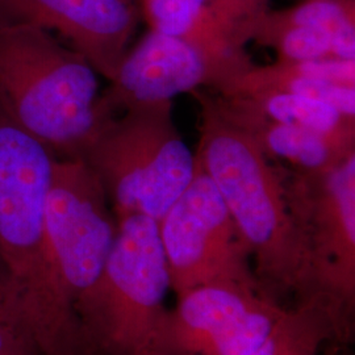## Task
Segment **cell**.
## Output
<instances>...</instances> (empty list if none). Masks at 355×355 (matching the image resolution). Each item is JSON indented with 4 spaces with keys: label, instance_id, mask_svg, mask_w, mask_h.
<instances>
[{
    "label": "cell",
    "instance_id": "obj_1",
    "mask_svg": "<svg viewBox=\"0 0 355 355\" xmlns=\"http://www.w3.org/2000/svg\"><path fill=\"white\" fill-rule=\"evenodd\" d=\"M57 157L0 108V255L13 308L41 343L74 324L51 265L45 208Z\"/></svg>",
    "mask_w": 355,
    "mask_h": 355
},
{
    "label": "cell",
    "instance_id": "obj_2",
    "mask_svg": "<svg viewBox=\"0 0 355 355\" xmlns=\"http://www.w3.org/2000/svg\"><path fill=\"white\" fill-rule=\"evenodd\" d=\"M98 71L37 26L0 23V108L57 158H80L110 119Z\"/></svg>",
    "mask_w": 355,
    "mask_h": 355
},
{
    "label": "cell",
    "instance_id": "obj_3",
    "mask_svg": "<svg viewBox=\"0 0 355 355\" xmlns=\"http://www.w3.org/2000/svg\"><path fill=\"white\" fill-rule=\"evenodd\" d=\"M199 165L214 182L240 229L262 293L278 302L304 288L303 239L292 212L288 186L266 162L261 141L230 124H211Z\"/></svg>",
    "mask_w": 355,
    "mask_h": 355
},
{
    "label": "cell",
    "instance_id": "obj_4",
    "mask_svg": "<svg viewBox=\"0 0 355 355\" xmlns=\"http://www.w3.org/2000/svg\"><path fill=\"white\" fill-rule=\"evenodd\" d=\"M168 290L158 221L142 215L117 220L102 274L76 306L94 354H145L165 315Z\"/></svg>",
    "mask_w": 355,
    "mask_h": 355
},
{
    "label": "cell",
    "instance_id": "obj_5",
    "mask_svg": "<svg viewBox=\"0 0 355 355\" xmlns=\"http://www.w3.org/2000/svg\"><path fill=\"white\" fill-rule=\"evenodd\" d=\"M162 105L108 119L80 157L102 180L117 220L142 215L159 223L196 174V159L161 116Z\"/></svg>",
    "mask_w": 355,
    "mask_h": 355
},
{
    "label": "cell",
    "instance_id": "obj_6",
    "mask_svg": "<svg viewBox=\"0 0 355 355\" xmlns=\"http://www.w3.org/2000/svg\"><path fill=\"white\" fill-rule=\"evenodd\" d=\"M305 257L304 288L296 300L322 305L340 341L353 336L355 308V157L288 186Z\"/></svg>",
    "mask_w": 355,
    "mask_h": 355
},
{
    "label": "cell",
    "instance_id": "obj_7",
    "mask_svg": "<svg viewBox=\"0 0 355 355\" xmlns=\"http://www.w3.org/2000/svg\"><path fill=\"white\" fill-rule=\"evenodd\" d=\"M196 165L189 189L158 223L170 288L179 296L200 286L234 283L261 291L240 229L214 182Z\"/></svg>",
    "mask_w": 355,
    "mask_h": 355
},
{
    "label": "cell",
    "instance_id": "obj_8",
    "mask_svg": "<svg viewBox=\"0 0 355 355\" xmlns=\"http://www.w3.org/2000/svg\"><path fill=\"white\" fill-rule=\"evenodd\" d=\"M102 180L82 158H57L45 208V239L66 300L76 312L102 274L117 233Z\"/></svg>",
    "mask_w": 355,
    "mask_h": 355
},
{
    "label": "cell",
    "instance_id": "obj_9",
    "mask_svg": "<svg viewBox=\"0 0 355 355\" xmlns=\"http://www.w3.org/2000/svg\"><path fill=\"white\" fill-rule=\"evenodd\" d=\"M177 297L146 353L250 355L286 309L259 290L234 283L200 286Z\"/></svg>",
    "mask_w": 355,
    "mask_h": 355
},
{
    "label": "cell",
    "instance_id": "obj_10",
    "mask_svg": "<svg viewBox=\"0 0 355 355\" xmlns=\"http://www.w3.org/2000/svg\"><path fill=\"white\" fill-rule=\"evenodd\" d=\"M0 23L55 32L102 76L125 55L135 16L125 0H0Z\"/></svg>",
    "mask_w": 355,
    "mask_h": 355
},
{
    "label": "cell",
    "instance_id": "obj_11",
    "mask_svg": "<svg viewBox=\"0 0 355 355\" xmlns=\"http://www.w3.org/2000/svg\"><path fill=\"white\" fill-rule=\"evenodd\" d=\"M207 70L203 51L189 40L153 31L120 61L111 79L114 89L102 98L103 108L110 116L116 104L132 110L170 102L198 87Z\"/></svg>",
    "mask_w": 355,
    "mask_h": 355
},
{
    "label": "cell",
    "instance_id": "obj_12",
    "mask_svg": "<svg viewBox=\"0 0 355 355\" xmlns=\"http://www.w3.org/2000/svg\"><path fill=\"white\" fill-rule=\"evenodd\" d=\"M330 340L340 341L329 312L315 302H300L284 309L250 355H318Z\"/></svg>",
    "mask_w": 355,
    "mask_h": 355
},
{
    "label": "cell",
    "instance_id": "obj_13",
    "mask_svg": "<svg viewBox=\"0 0 355 355\" xmlns=\"http://www.w3.org/2000/svg\"><path fill=\"white\" fill-rule=\"evenodd\" d=\"M263 141L262 146H267L270 152L312 174L329 171L341 162L333 159V153L340 149L338 141L305 128L275 123L267 129Z\"/></svg>",
    "mask_w": 355,
    "mask_h": 355
},
{
    "label": "cell",
    "instance_id": "obj_14",
    "mask_svg": "<svg viewBox=\"0 0 355 355\" xmlns=\"http://www.w3.org/2000/svg\"><path fill=\"white\" fill-rule=\"evenodd\" d=\"M263 110L274 123L305 128L338 142L343 140V121H350L328 103L292 92H268Z\"/></svg>",
    "mask_w": 355,
    "mask_h": 355
},
{
    "label": "cell",
    "instance_id": "obj_15",
    "mask_svg": "<svg viewBox=\"0 0 355 355\" xmlns=\"http://www.w3.org/2000/svg\"><path fill=\"white\" fill-rule=\"evenodd\" d=\"M254 78L257 79L252 80L257 82L261 87L268 86L271 89L270 92H292L313 98L316 101L328 103L343 116L354 119V86L302 76L295 73L288 64H286L283 69L255 74Z\"/></svg>",
    "mask_w": 355,
    "mask_h": 355
},
{
    "label": "cell",
    "instance_id": "obj_16",
    "mask_svg": "<svg viewBox=\"0 0 355 355\" xmlns=\"http://www.w3.org/2000/svg\"><path fill=\"white\" fill-rule=\"evenodd\" d=\"M293 26H315L331 41V57L355 61L354 17L350 8L336 0H311L290 15Z\"/></svg>",
    "mask_w": 355,
    "mask_h": 355
},
{
    "label": "cell",
    "instance_id": "obj_17",
    "mask_svg": "<svg viewBox=\"0 0 355 355\" xmlns=\"http://www.w3.org/2000/svg\"><path fill=\"white\" fill-rule=\"evenodd\" d=\"M207 0H148L154 32L187 38L202 16Z\"/></svg>",
    "mask_w": 355,
    "mask_h": 355
},
{
    "label": "cell",
    "instance_id": "obj_18",
    "mask_svg": "<svg viewBox=\"0 0 355 355\" xmlns=\"http://www.w3.org/2000/svg\"><path fill=\"white\" fill-rule=\"evenodd\" d=\"M280 51L287 62L322 60L331 57V41L318 28L292 24L280 38Z\"/></svg>",
    "mask_w": 355,
    "mask_h": 355
},
{
    "label": "cell",
    "instance_id": "obj_19",
    "mask_svg": "<svg viewBox=\"0 0 355 355\" xmlns=\"http://www.w3.org/2000/svg\"><path fill=\"white\" fill-rule=\"evenodd\" d=\"M0 355H41L28 330L0 313Z\"/></svg>",
    "mask_w": 355,
    "mask_h": 355
},
{
    "label": "cell",
    "instance_id": "obj_20",
    "mask_svg": "<svg viewBox=\"0 0 355 355\" xmlns=\"http://www.w3.org/2000/svg\"><path fill=\"white\" fill-rule=\"evenodd\" d=\"M0 313L7 318H15L12 302H11V293H10V283H8V274L4 266V262L0 255Z\"/></svg>",
    "mask_w": 355,
    "mask_h": 355
},
{
    "label": "cell",
    "instance_id": "obj_21",
    "mask_svg": "<svg viewBox=\"0 0 355 355\" xmlns=\"http://www.w3.org/2000/svg\"><path fill=\"white\" fill-rule=\"evenodd\" d=\"M144 355H159V354H155V353H146V354Z\"/></svg>",
    "mask_w": 355,
    "mask_h": 355
}]
</instances>
